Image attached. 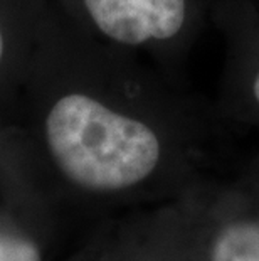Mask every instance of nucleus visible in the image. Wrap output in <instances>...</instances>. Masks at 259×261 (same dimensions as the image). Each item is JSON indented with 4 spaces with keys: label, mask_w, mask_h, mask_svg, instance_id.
Returning a JSON list of instances; mask_svg holds the SVG:
<instances>
[{
    "label": "nucleus",
    "mask_w": 259,
    "mask_h": 261,
    "mask_svg": "<svg viewBox=\"0 0 259 261\" xmlns=\"http://www.w3.org/2000/svg\"><path fill=\"white\" fill-rule=\"evenodd\" d=\"M204 5L224 39V68L212 110L259 125V0H204Z\"/></svg>",
    "instance_id": "nucleus-2"
},
{
    "label": "nucleus",
    "mask_w": 259,
    "mask_h": 261,
    "mask_svg": "<svg viewBox=\"0 0 259 261\" xmlns=\"http://www.w3.org/2000/svg\"><path fill=\"white\" fill-rule=\"evenodd\" d=\"M2 51H4V41H2V34H0V59H2Z\"/></svg>",
    "instance_id": "nucleus-5"
},
{
    "label": "nucleus",
    "mask_w": 259,
    "mask_h": 261,
    "mask_svg": "<svg viewBox=\"0 0 259 261\" xmlns=\"http://www.w3.org/2000/svg\"><path fill=\"white\" fill-rule=\"evenodd\" d=\"M206 107L175 88L148 101L121 105L90 90L66 91L46 118V138L57 167L88 191L117 192L152 179L170 140L194 132Z\"/></svg>",
    "instance_id": "nucleus-1"
},
{
    "label": "nucleus",
    "mask_w": 259,
    "mask_h": 261,
    "mask_svg": "<svg viewBox=\"0 0 259 261\" xmlns=\"http://www.w3.org/2000/svg\"><path fill=\"white\" fill-rule=\"evenodd\" d=\"M212 261H259V223L238 218L217 232Z\"/></svg>",
    "instance_id": "nucleus-3"
},
{
    "label": "nucleus",
    "mask_w": 259,
    "mask_h": 261,
    "mask_svg": "<svg viewBox=\"0 0 259 261\" xmlns=\"http://www.w3.org/2000/svg\"><path fill=\"white\" fill-rule=\"evenodd\" d=\"M0 261H41L31 243L17 238L0 236Z\"/></svg>",
    "instance_id": "nucleus-4"
}]
</instances>
